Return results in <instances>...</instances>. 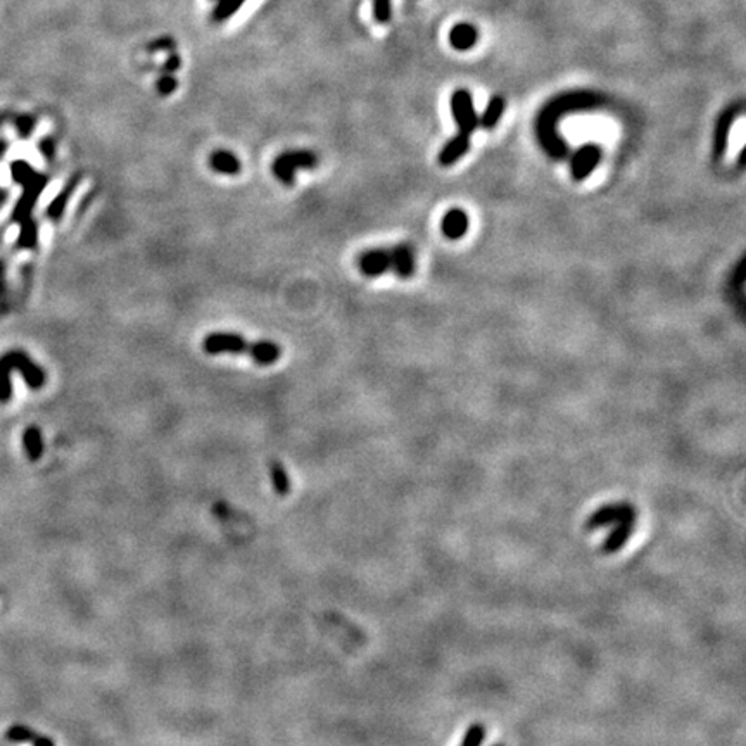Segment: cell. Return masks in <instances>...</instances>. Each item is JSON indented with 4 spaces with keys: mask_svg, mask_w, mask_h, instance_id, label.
<instances>
[{
    "mask_svg": "<svg viewBox=\"0 0 746 746\" xmlns=\"http://www.w3.org/2000/svg\"><path fill=\"white\" fill-rule=\"evenodd\" d=\"M249 356L258 367H272L280 359L282 347L273 341H256L251 344Z\"/></svg>",
    "mask_w": 746,
    "mask_h": 746,
    "instance_id": "obj_10",
    "label": "cell"
},
{
    "mask_svg": "<svg viewBox=\"0 0 746 746\" xmlns=\"http://www.w3.org/2000/svg\"><path fill=\"white\" fill-rule=\"evenodd\" d=\"M600 157L601 151L596 145H586V147L579 149L577 154L574 156V161H572V175L575 180H584L586 176H590L596 164L600 163Z\"/></svg>",
    "mask_w": 746,
    "mask_h": 746,
    "instance_id": "obj_7",
    "label": "cell"
},
{
    "mask_svg": "<svg viewBox=\"0 0 746 746\" xmlns=\"http://www.w3.org/2000/svg\"><path fill=\"white\" fill-rule=\"evenodd\" d=\"M441 228H442V234H444L447 239H451V240L462 239L468 230L467 214L459 209L449 211V213L442 218Z\"/></svg>",
    "mask_w": 746,
    "mask_h": 746,
    "instance_id": "obj_13",
    "label": "cell"
},
{
    "mask_svg": "<svg viewBox=\"0 0 746 746\" xmlns=\"http://www.w3.org/2000/svg\"><path fill=\"white\" fill-rule=\"evenodd\" d=\"M180 64H181V59L178 56H175V54H171V56L166 59V62L163 64V71L164 73H171V71H176V69H180Z\"/></svg>",
    "mask_w": 746,
    "mask_h": 746,
    "instance_id": "obj_25",
    "label": "cell"
},
{
    "mask_svg": "<svg viewBox=\"0 0 746 746\" xmlns=\"http://www.w3.org/2000/svg\"><path fill=\"white\" fill-rule=\"evenodd\" d=\"M175 47V41H173L171 39H159L156 41H152L151 45H149V51L156 52V51H171V49Z\"/></svg>",
    "mask_w": 746,
    "mask_h": 746,
    "instance_id": "obj_24",
    "label": "cell"
},
{
    "mask_svg": "<svg viewBox=\"0 0 746 746\" xmlns=\"http://www.w3.org/2000/svg\"><path fill=\"white\" fill-rule=\"evenodd\" d=\"M317 152L309 149H296V151H285L273 159L272 173L282 185L292 186L296 184V173L299 169H314L318 166Z\"/></svg>",
    "mask_w": 746,
    "mask_h": 746,
    "instance_id": "obj_1",
    "label": "cell"
},
{
    "mask_svg": "<svg viewBox=\"0 0 746 746\" xmlns=\"http://www.w3.org/2000/svg\"><path fill=\"white\" fill-rule=\"evenodd\" d=\"M358 268L368 279L384 275V273L391 272V252H389V249L384 247L368 249V251L359 254Z\"/></svg>",
    "mask_w": 746,
    "mask_h": 746,
    "instance_id": "obj_5",
    "label": "cell"
},
{
    "mask_svg": "<svg viewBox=\"0 0 746 746\" xmlns=\"http://www.w3.org/2000/svg\"><path fill=\"white\" fill-rule=\"evenodd\" d=\"M373 18L377 23L391 21V0H373Z\"/></svg>",
    "mask_w": 746,
    "mask_h": 746,
    "instance_id": "obj_22",
    "label": "cell"
},
{
    "mask_svg": "<svg viewBox=\"0 0 746 746\" xmlns=\"http://www.w3.org/2000/svg\"><path fill=\"white\" fill-rule=\"evenodd\" d=\"M451 111L459 128V134L472 135L479 126V116L474 109V101L467 90H456L451 97Z\"/></svg>",
    "mask_w": 746,
    "mask_h": 746,
    "instance_id": "obj_3",
    "label": "cell"
},
{
    "mask_svg": "<svg viewBox=\"0 0 746 746\" xmlns=\"http://www.w3.org/2000/svg\"><path fill=\"white\" fill-rule=\"evenodd\" d=\"M468 147H470V135L458 134L442 147L441 152H439V163L442 166L454 164L456 161H459L467 154Z\"/></svg>",
    "mask_w": 746,
    "mask_h": 746,
    "instance_id": "obj_11",
    "label": "cell"
},
{
    "mask_svg": "<svg viewBox=\"0 0 746 746\" xmlns=\"http://www.w3.org/2000/svg\"><path fill=\"white\" fill-rule=\"evenodd\" d=\"M217 7L213 11V19L214 21H225L237 12L240 7L244 6L246 0H217Z\"/></svg>",
    "mask_w": 746,
    "mask_h": 746,
    "instance_id": "obj_19",
    "label": "cell"
},
{
    "mask_svg": "<svg viewBox=\"0 0 746 746\" xmlns=\"http://www.w3.org/2000/svg\"><path fill=\"white\" fill-rule=\"evenodd\" d=\"M492 746H504V745L503 743H494Z\"/></svg>",
    "mask_w": 746,
    "mask_h": 746,
    "instance_id": "obj_27",
    "label": "cell"
},
{
    "mask_svg": "<svg viewBox=\"0 0 746 746\" xmlns=\"http://www.w3.org/2000/svg\"><path fill=\"white\" fill-rule=\"evenodd\" d=\"M178 83L175 78L171 76V74H163V76L157 80V92H159L161 95H169L173 94L176 90Z\"/></svg>",
    "mask_w": 746,
    "mask_h": 746,
    "instance_id": "obj_23",
    "label": "cell"
},
{
    "mask_svg": "<svg viewBox=\"0 0 746 746\" xmlns=\"http://www.w3.org/2000/svg\"><path fill=\"white\" fill-rule=\"evenodd\" d=\"M209 168L213 169L214 173H219V175L234 176L242 171V163H240L239 156L234 154L232 151L217 149V151L211 152L209 156Z\"/></svg>",
    "mask_w": 746,
    "mask_h": 746,
    "instance_id": "obj_9",
    "label": "cell"
},
{
    "mask_svg": "<svg viewBox=\"0 0 746 746\" xmlns=\"http://www.w3.org/2000/svg\"><path fill=\"white\" fill-rule=\"evenodd\" d=\"M269 477H272V484L273 487H275V491L282 496L287 494L290 491V480L287 472H285V468L280 462L269 463Z\"/></svg>",
    "mask_w": 746,
    "mask_h": 746,
    "instance_id": "obj_18",
    "label": "cell"
},
{
    "mask_svg": "<svg viewBox=\"0 0 746 746\" xmlns=\"http://www.w3.org/2000/svg\"><path fill=\"white\" fill-rule=\"evenodd\" d=\"M637 515V509L629 503H610L603 504L598 509L591 513L586 520V530H598L605 529L608 525H615L617 522L624 520L627 517Z\"/></svg>",
    "mask_w": 746,
    "mask_h": 746,
    "instance_id": "obj_4",
    "label": "cell"
},
{
    "mask_svg": "<svg viewBox=\"0 0 746 746\" xmlns=\"http://www.w3.org/2000/svg\"><path fill=\"white\" fill-rule=\"evenodd\" d=\"M740 107L741 106H737V109H740ZM737 109H735V107H729V109L725 111L722 116H720L719 121H717L715 140H714V159L715 161H719L724 154L725 142H727V135H729V128H731L732 119H735V116L737 114Z\"/></svg>",
    "mask_w": 746,
    "mask_h": 746,
    "instance_id": "obj_12",
    "label": "cell"
},
{
    "mask_svg": "<svg viewBox=\"0 0 746 746\" xmlns=\"http://www.w3.org/2000/svg\"><path fill=\"white\" fill-rule=\"evenodd\" d=\"M477 36H479V33H477L472 24H456L449 33L451 47L456 49V51H468V49H472L475 45Z\"/></svg>",
    "mask_w": 746,
    "mask_h": 746,
    "instance_id": "obj_14",
    "label": "cell"
},
{
    "mask_svg": "<svg viewBox=\"0 0 746 746\" xmlns=\"http://www.w3.org/2000/svg\"><path fill=\"white\" fill-rule=\"evenodd\" d=\"M80 184V175L73 176L71 180H69V184L62 189V192L57 196L56 199L52 201L51 207H49V217H51L52 219H59L62 217V213H64L66 209V204H68L69 197H71V194L74 192V189H76V185Z\"/></svg>",
    "mask_w": 746,
    "mask_h": 746,
    "instance_id": "obj_16",
    "label": "cell"
},
{
    "mask_svg": "<svg viewBox=\"0 0 746 746\" xmlns=\"http://www.w3.org/2000/svg\"><path fill=\"white\" fill-rule=\"evenodd\" d=\"M636 522H637V515L634 517H627L624 518V520L617 522L615 525H613L610 532H608V536L605 537V541L601 542V553L603 554H615L619 553V551L622 548H625L629 542V539H631L634 529H636Z\"/></svg>",
    "mask_w": 746,
    "mask_h": 746,
    "instance_id": "obj_6",
    "label": "cell"
},
{
    "mask_svg": "<svg viewBox=\"0 0 746 746\" xmlns=\"http://www.w3.org/2000/svg\"><path fill=\"white\" fill-rule=\"evenodd\" d=\"M251 344L244 335L235 332H213L202 339V351L209 356L219 354H247Z\"/></svg>",
    "mask_w": 746,
    "mask_h": 746,
    "instance_id": "obj_2",
    "label": "cell"
},
{
    "mask_svg": "<svg viewBox=\"0 0 746 746\" xmlns=\"http://www.w3.org/2000/svg\"><path fill=\"white\" fill-rule=\"evenodd\" d=\"M391 252V272L396 273L399 279H409L414 273V254L413 249L406 244L389 247Z\"/></svg>",
    "mask_w": 746,
    "mask_h": 746,
    "instance_id": "obj_8",
    "label": "cell"
},
{
    "mask_svg": "<svg viewBox=\"0 0 746 746\" xmlns=\"http://www.w3.org/2000/svg\"><path fill=\"white\" fill-rule=\"evenodd\" d=\"M40 151L44 152V156H47L49 159H52V156H54V142H52V140H44V142L40 144Z\"/></svg>",
    "mask_w": 746,
    "mask_h": 746,
    "instance_id": "obj_26",
    "label": "cell"
},
{
    "mask_svg": "<svg viewBox=\"0 0 746 746\" xmlns=\"http://www.w3.org/2000/svg\"><path fill=\"white\" fill-rule=\"evenodd\" d=\"M7 740L12 741V743H28V741H30V743L35 746H54L49 737L35 736L31 729L21 727V725H14V727H11L9 731H7Z\"/></svg>",
    "mask_w": 746,
    "mask_h": 746,
    "instance_id": "obj_17",
    "label": "cell"
},
{
    "mask_svg": "<svg viewBox=\"0 0 746 746\" xmlns=\"http://www.w3.org/2000/svg\"><path fill=\"white\" fill-rule=\"evenodd\" d=\"M486 737H487L486 725H482L479 722L472 724L467 727L465 736H463L459 746H482L484 741H486Z\"/></svg>",
    "mask_w": 746,
    "mask_h": 746,
    "instance_id": "obj_20",
    "label": "cell"
},
{
    "mask_svg": "<svg viewBox=\"0 0 746 746\" xmlns=\"http://www.w3.org/2000/svg\"><path fill=\"white\" fill-rule=\"evenodd\" d=\"M24 441H26V449L28 453H30V456L33 459H36L41 453V449H44V446H41V437L39 434V430L36 429H30L26 432V437H24Z\"/></svg>",
    "mask_w": 746,
    "mask_h": 746,
    "instance_id": "obj_21",
    "label": "cell"
},
{
    "mask_svg": "<svg viewBox=\"0 0 746 746\" xmlns=\"http://www.w3.org/2000/svg\"><path fill=\"white\" fill-rule=\"evenodd\" d=\"M503 113H504V99L499 97V95H496V97H492L491 101H489L486 111H484L482 116L479 118V126L486 128V130H491V128H494L497 121H499Z\"/></svg>",
    "mask_w": 746,
    "mask_h": 746,
    "instance_id": "obj_15",
    "label": "cell"
}]
</instances>
